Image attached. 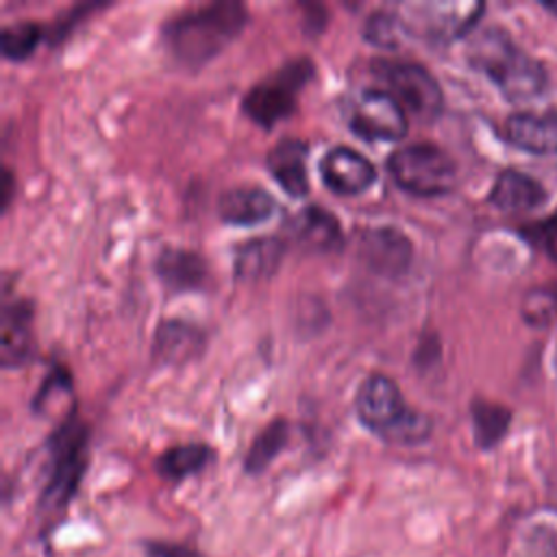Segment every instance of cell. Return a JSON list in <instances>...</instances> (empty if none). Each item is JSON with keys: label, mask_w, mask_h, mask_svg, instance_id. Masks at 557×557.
Listing matches in <instances>:
<instances>
[{"label": "cell", "mask_w": 557, "mask_h": 557, "mask_svg": "<svg viewBox=\"0 0 557 557\" xmlns=\"http://www.w3.org/2000/svg\"><path fill=\"white\" fill-rule=\"evenodd\" d=\"M246 22L248 9L242 2H213L168 20L161 35L176 61L200 67L220 54L244 30Z\"/></svg>", "instance_id": "cell-1"}, {"label": "cell", "mask_w": 557, "mask_h": 557, "mask_svg": "<svg viewBox=\"0 0 557 557\" xmlns=\"http://www.w3.org/2000/svg\"><path fill=\"white\" fill-rule=\"evenodd\" d=\"M355 411L366 429L389 444L411 446L431 433V420L409 409L396 383L385 374L363 379L355 394Z\"/></svg>", "instance_id": "cell-2"}, {"label": "cell", "mask_w": 557, "mask_h": 557, "mask_svg": "<svg viewBox=\"0 0 557 557\" xmlns=\"http://www.w3.org/2000/svg\"><path fill=\"white\" fill-rule=\"evenodd\" d=\"M468 59L474 67L485 72L509 100H529L537 96L546 83L542 65L522 52L505 30H481L470 48Z\"/></svg>", "instance_id": "cell-3"}, {"label": "cell", "mask_w": 557, "mask_h": 557, "mask_svg": "<svg viewBox=\"0 0 557 557\" xmlns=\"http://www.w3.org/2000/svg\"><path fill=\"white\" fill-rule=\"evenodd\" d=\"M87 426L72 411L54 429L48 440V474L39 498V509L46 516H57L76 494V487L87 468Z\"/></svg>", "instance_id": "cell-4"}, {"label": "cell", "mask_w": 557, "mask_h": 557, "mask_svg": "<svg viewBox=\"0 0 557 557\" xmlns=\"http://www.w3.org/2000/svg\"><path fill=\"white\" fill-rule=\"evenodd\" d=\"M392 181L413 196H442L455 187L457 165L435 144L418 141L394 150L387 159Z\"/></svg>", "instance_id": "cell-5"}, {"label": "cell", "mask_w": 557, "mask_h": 557, "mask_svg": "<svg viewBox=\"0 0 557 557\" xmlns=\"http://www.w3.org/2000/svg\"><path fill=\"white\" fill-rule=\"evenodd\" d=\"M370 72L385 85L400 107L420 122H433L444 107V96L433 74L413 61L405 59H372Z\"/></svg>", "instance_id": "cell-6"}, {"label": "cell", "mask_w": 557, "mask_h": 557, "mask_svg": "<svg viewBox=\"0 0 557 557\" xmlns=\"http://www.w3.org/2000/svg\"><path fill=\"white\" fill-rule=\"evenodd\" d=\"M311 76L313 63L307 57L287 61L244 96V113L259 126L272 128L276 122L289 117L296 111L298 91L309 83Z\"/></svg>", "instance_id": "cell-7"}, {"label": "cell", "mask_w": 557, "mask_h": 557, "mask_svg": "<svg viewBox=\"0 0 557 557\" xmlns=\"http://www.w3.org/2000/svg\"><path fill=\"white\" fill-rule=\"evenodd\" d=\"M348 126L366 141H396L407 135V111L385 89H366L350 104Z\"/></svg>", "instance_id": "cell-8"}, {"label": "cell", "mask_w": 557, "mask_h": 557, "mask_svg": "<svg viewBox=\"0 0 557 557\" xmlns=\"http://www.w3.org/2000/svg\"><path fill=\"white\" fill-rule=\"evenodd\" d=\"M357 255L374 274L398 278L411 263L413 246L411 239L394 226H372L359 233Z\"/></svg>", "instance_id": "cell-9"}, {"label": "cell", "mask_w": 557, "mask_h": 557, "mask_svg": "<svg viewBox=\"0 0 557 557\" xmlns=\"http://www.w3.org/2000/svg\"><path fill=\"white\" fill-rule=\"evenodd\" d=\"M483 4H407L405 13L398 11L407 33H422L431 39H453L468 30Z\"/></svg>", "instance_id": "cell-10"}, {"label": "cell", "mask_w": 557, "mask_h": 557, "mask_svg": "<svg viewBox=\"0 0 557 557\" xmlns=\"http://www.w3.org/2000/svg\"><path fill=\"white\" fill-rule=\"evenodd\" d=\"M320 178L337 196H357L366 191L374 178V165L355 148L335 146L320 159Z\"/></svg>", "instance_id": "cell-11"}, {"label": "cell", "mask_w": 557, "mask_h": 557, "mask_svg": "<svg viewBox=\"0 0 557 557\" xmlns=\"http://www.w3.org/2000/svg\"><path fill=\"white\" fill-rule=\"evenodd\" d=\"M33 309L26 300H4L0 322V363L20 368L33 357Z\"/></svg>", "instance_id": "cell-12"}, {"label": "cell", "mask_w": 557, "mask_h": 557, "mask_svg": "<svg viewBox=\"0 0 557 557\" xmlns=\"http://www.w3.org/2000/svg\"><path fill=\"white\" fill-rule=\"evenodd\" d=\"M307 152H309V146L298 137H283L268 152L265 165L272 178L289 196H305L309 191Z\"/></svg>", "instance_id": "cell-13"}, {"label": "cell", "mask_w": 557, "mask_h": 557, "mask_svg": "<svg viewBox=\"0 0 557 557\" xmlns=\"http://www.w3.org/2000/svg\"><path fill=\"white\" fill-rule=\"evenodd\" d=\"M507 139L535 154L557 152V111L513 113L505 124Z\"/></svg>", "instance_id": "cell-14"}, {"label": "cell", "mask_w": 557, "mask_h": 557, "mask_svg": "<svg viewBox=\"0 0 557 557\" xmlns=\"http://www.w3.org/2000/svg\"><path fill=\"white\" fill-rule=\"evenodd\" d=\"M276 200L261 187H233L218 200V213L222 222L235 226H250L265 222L274 215Z\"/></svg>", "instance_id": "cell-15"}, {"label": "cell", "mask_w": 557, "mask_h": 557, "mask_svg": "<svg viewBox=\"0 0 557 557\" xmlns=\"http://www.w3.org/2000/svg\"><path fill=\"white\" fill-rule=\"evenodd\" d=\"M294 239L311 252H335L344 244L342 226L333 213L320 205L305 207L292 222Z\"/></svg>", "instance_id": "cell-16"}, {"label": "cell", "mask_w": 557, "mask_h": 557, "mask_svg": "<svg viewBox=\"0 0 557 557\" xmlns=\"http://www.w3.org/2000/svg\"><path fill=\"white\" fill-rule=\"evenodd\" d=\"M154 270L159 278L174 292L200 289L209 276L205 259L185 248H163L157 257Z\"/></svg>", "instance_id": "cell-17"}, {"label": "cell", "mask_w": 557, "mask_h": 557, "mask_svg": "<svg viewBox=\"0 0 557 557\" xmlns=\"http://www.w3.org/2000/svg\"><path fill=\"white\" fill-rule=\"evenodd\" d=\"M285 244L276 237H255L235 248L233 270L239 281L270 278L283 259Z\"/></svg>", "instance_id": "cell-18"}, {"label": "cell", "mask_w": 557, "mask_h": 557, "mask_svg": "<svg viewBox=\"0 0 557 557\" xmlns=\"http://www.w3.org/2000/svg\"><path fill=\"white\" fill-rule=\"evenodd\" d=\"M205 346L202 333L181 320H165L154 331L152 355L159 363H183L196 357Z\"/></svg>", "instance_id": "cell-19"}, {"label": "cell", "mask_w": 557, "mask_h": 557, "mask_svg": "<svg viewBox=\"0 0 557 557\" xmlns=\"http://www.w3.org/2000/svg\"><path fill=\"white\" fill-rule=\"evenodd\" d=\"M490 200L500 211H531L546 200V191L535 178L518 170H505L498 174Z\"/></svg>", "instance_id": "cell-20"}, {"label": "cell", "mask_w": 557, "mask_h": 557, "mask_svg": "<svg viewBox=\"0 0 557 557\" xmlns=\"http://www.w3.org/2000/svg\"><path fill=\"white\" fill-rule=\"evenodd\" d=\"M211 459V448L207 444H178L168 448L159 459H157V472L163 479L170 481H181L189 474L200 472Z\"/></svg>", "instance_id": "cell-21"}, {"label": "cell", "mask_w": 557, "mask_h": 557, "mask_svg": "<svg viewBox=\"0 0 557 557\" xmlns=\"http://www.w3.org/2000/svg\"><path fill=\"white\" fill-rule=\"evenodd\" d=\"M287 437H289L287 420L283 418L272 420L263 431H259V435L250 444L244 459V470L248 474L263 472L272 463V459L283 450V446L287 444Z\"/></svg>", "instance_id": "cell-22"}, {"label": "cell", "mask_w": 557, "mask_h": 557, "mask_svg": "<svg viewBox=\"0 0 557 557\" xmlns=\"http://www.w3.org/2000/svg\"><path fill=\"white\" fill-rule=\"evenodd\" d=\"M472 424H474V437L476 444L483 448L494 446L500 442L509 426V411L500 405L476 400L472 405Z\"/></svg>", "instance_id": "cell-23"}, {"label": "cell", "mask_w": 557, "mask_h": 557, "mask_svg": "<svg viewBox=\"0 0 557 557\" xmlns=\"http://www.w3.org/2000/svg\"><path fill=\"white\" fill-rule=\"evenodd\" d=\"M405 33V22L394 11H372L363 22V39L376 48H398Z\"/></svg>", "instance_id": "cell-24"}, {"label": "cell", "mask_w": 557, "mask_h": 557, "mask_svg": "<svg viewBox=\"0 0 557 557\" xmlns=\"http://www.w3.org/2000/svg\"><path fill=\"white\" fill-rule=\"evenodd\" d=\"M41 37H44V28L39 24L30 22V20L15 22V24L2 28V33H0L2 54L11 61H22L35 52Z\"/></svg>", "instance_id": "cell-25"}, {"label": "cell", "mask_w": 557, "mask_h": 557, "mask_svg": "<svg viewBox=\"0 0 557 557\" xmlns=\"http://www.w3.org/2000/svg\"><path fill=\"white\" fill-rule=\"evenodd\" d=\"M557 309V296L550 294L548 289H533L524 296L522 302V315L529 324L544 326L553 320Z\"/></svg>", "instance_id": "cell-26"}, {"label": "cell", "mask_w": 557, "mask_h": 557, "mask_svg": "<svg viewBox=\"0 0 557 557\" xmlns=\"http://www.w3.org/2000/svg\"><path fill=\"white\" fill-rule=\"evenodd\" d=\"M59 389H63V392L70 389V374H67L63 368H52V370L48 372V376L44 379V383H41L37 396L33 398V409H35V411H44L46 405L50 403V398H52Z\"/></svg>", "instance_id": "cell-27"}, {"label": "cell", "mask_w": 557, "mask_h": 557, "mask_svg": "<svg viewBox=\"0 0 557 557\" xmlns=\"http://www.w3.org/2000/svg\"><path fill=\"white\" fill-rule=\"evenodd\" d=\"M146 557H205L202 553L172 542H146Z\"/></svg>", "instance_id": "cell-28"}, {"label": "cell", "mask_w": 557, "mask_h": 557, "mask_svg": "<svg viewBox=\"0 0 557 557\" xmlns=\"http://www.w3.org/2000/svg\"><path fill=\"white\" fill-rule=\"evenodd\" d=\"M540 237L546 252L557 261V215L544 222V226L540 228Z\"/></svg>", "instance_id": "cell-29"}, {"label": "cell", "mask_w": 557, "mask_h": 557, "mask_svg": "<svg viewBox=\"0 0 557 557\" xmlns=\"http://www.w3.org/2000/svg\"><path fill=\"white\" fill-rule=\"evenodd\" d=\"M13 196V174L9 168L2 170V183H0V207L7 209Z\"/></svg>", "instance_id": "cell-30"}]
</instances>
